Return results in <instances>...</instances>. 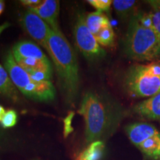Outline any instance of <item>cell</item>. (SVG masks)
<instances>
[{
  "mask_svg": "<svg viewBox=\"0 0 160 160\" xmlns=\"http://www.w3.org/2000/svg\"><path fill=\"white\" fill-rule=\"evenodd\" d=\"M78 113L85 120L87 143L100 138L117 127L122 117L121 110L108 98L96 92H87L82 98Z\"/></svg>",
  "mask_w": 160,
  "mask_h": 160,
  "instance_id": "cell-1",
  "label": "cell"
},
{
  "mask_svg": "<svg viewBox=\"0 0 160 160\" xmlns=\"http://www.w3.org/2000/svg\"><path fill=\"white\" fill-rule=\"evenodd\" d=\"M45 49L54 64L66 100L73 103L79 87V65L74 50L60 30L53 29L50 32Z\"/></svg>",
  "mask_w": 160,
  "mask_h": 160,
  "instance_id": "cell-2",
  "label": "cell"
},
{
  "mask_svg": "<svg viewBox=\"0 0 160 160\" xmlns=\"http://www.w3.org/2000/svg\"><path fill=\"white\" fill-rule=\"evenodd\" d=\"M124 51L130 59L153 61L160 59V34L155 28L141 25L137 16L129 20L124 39Z\"/></svg>",
  "mask_w": 160,
  "mask_h": 160,
  "instance_id": "cell-3",
  "label": "cell"
},
{
  "mask_svg": "<svg viewBox=\"0 0 160 160\" xmlns=\"http://www.w3.org/2000/svg\"><path fill=\"white\" fill-rule=\"evenodd\" d=\"M5 68L16 88L30 99L48 102L56 97V90L51 81H39L33 79L25 70L18 65L12 51L5 57Z\"/></svg>",
  "mask_w": 160,
  "mask_h": 160,
  "instance_id": "cell-4",
  "label": "cell"
},
{
  "mask_svg": "<svg viewBox=\"0 0 160 160\" xmlns=\"http://www.w3.org/2000/svg\"><path fill=\"white\" fill-rule=\"evenodd\" d=\"M124 85L130 94L151 97L160 93V63L134 64L125 73Z\"/></svg>",
  "mask_w": 160,
  "mask_h": 160,
  "instance_id": "cell-5",
  "label": "cell"
},
{
  "mask_svg": "<svg viewBox=\"0 0 160 160\" xmlns=\"http://www.w3.org/2000/svg\"><path fill=\"white\" fill-rule=\"evenodd\" d=\"M73 34L76 45L86 59L95 60L105 57V52L96 39L85 23V18L80 14L74 25Z\"/></svg>",
  "mask_w": 160,
  "mask_h": 160,
  "instance_id": "cell-6",
  "label": "cell"
},
{
  "mask_svg": "<svg viewBox=\"0 0 160 160\" xmlns=\"http://www.w3.org/2000/svg\"><path fill=\"white\" fill-rule=\"evenodd\" d=\"M23 28L38 44L46 48L48 38L51 32L48 24L35 13L28 9L23 13L21 19Z\"/></svg>",
  "mask_w": 160,
  "mask_h": 160,
  "instance_id": "cell-7",
  "label": "cell"
},
{
  "mask_svg": "<svg viewBox=\"0 0 160 160\" xmlns=\"http://www.w3.org/2000/svg\"><path fill=\"white\" fill-rule=\"evenodd\" d=\"M35 13L45 22L48 24L51 29L59 30L58 25V17L59 13V2L56 0H45L37 7L28 8Z\"/></svg>",
  "mask_w": 160,
  "mask_h": 160,
  "instance_id": "cell-8",
  "label": "cell"
},
{
  "mask_svg": "<svg viewBox=\"0 0 160 160\" xmlns=\"http://www.w3.org/2000/svg\"><path fill=\"white\" fill-rule=\"evenodd\" d=\"M125 131L131 142L137 147L145 140L160 134L154 126L145 122L131 124L125 128Z\"/></svg>",
  "mask_w": 160,
  "mask_h": 160,
  "instance_id": "cell-9",
  "label": "cell"
},
{
  "mask_svg": "<svg viewBox=\"0 0 160 160\" xmlns=\"http://www.w3.org/2000/svg\"><path fill=\"white\" fill-rule=\"evenodd\" d=\"M133 111L145 119L160 120V93L137 104Z\"/></svg>",
  "mask_w": 160,
  "mask_h": 160,
  "instance_id": "cell-10",
  "label": "cell"
},
{
  "mask_svg": "<svg viewBox=\"0 0 160 160\" xmlns=\"http://www.w3.org/2000/svg\"><path fill=\"white\" fill-rule=\"evenodd\" d=\"M12 53L15 59L20 58H31L43 61H49L48 58L46 57L39 46L27 40L20 41L16 44L13 47Z\"/></svg>",
  "mask_w": 160,
  "mask_h": 160,
  "instance_id": "cell-11",
  "label": "cell"
},
{
  "mask_svg": "<svg viewBox=\"0 0 160 160\" xmlns=\"http://www.w3.org/2000/svg\"><path fill=\"white\" fill-rule=\"evenodd\" d=\"M15 60L18 65L27 72H41L52 76V66L50 61L31 58H20Z\"/></svg>",
  "mask_w": 160,
  "mask_h": 160,
  "instance_id": "cell-12",
  "label": "cell"
},
{
  "mask_svg": "<svg viewBox=\"0 0 160 160\" xmlns=\"http://www.w3.org/2000/svg\"><path fill=\"white\" fill-rule=\"evenodd\" d=\"M85 23L93 35L97 34L105 28L111 25L107 16L102 12L95 11L90 13L85 17Z\"/></svg>",
  "mask_w": 160,
  "mask_h": 160,
  "instance_id": "cell-13",
  "label": "cell"
},
{
  "mask_svg": "<svg viewBox=\"0 0 160 160\" xmlns=\"http://www.w3.org/2000/svg\"><path fill=\"white\" fill-rule=\"evenodd\" d=\"M137 2L134 0H114L113 5L118 17L122 20H129L137 14Z\"/></svg>",
  "mask_w": 160,
  "mask_h": 160,
  "instance_id": "cell-14",
  "label": "cell"
},
{
  "mask_svg": "<svg viewBox=\"0 0 160 160\" xmlns=\"http://www.w3.org/2000/svg\"><path fill=\"white\" fill-rule=\"evenodd\" d=\"M0 94L5 96L13 101L18 99V93L8 73L0 65Z\"/></svg>",
  "mask_w": 160,
  "mask_h": 160,
  "instance_id": "cell-15",
  "label": "cell"
},
{
  "mask_svg": "<svg viewBox=\"0 0 160 160\" xmlns=\"http://www.w3.org/2000/svg\"><path fill=\"white\" fill-rule=\"evenodd\" d=\"M143 153L152 159L160 158V134L145 140L138 146Z\"/></svg>",
  "mask_w": 160,
  "mask_h": 160,
  "instance_id": "cell-16",
  "label": "cell"
},
{
  "mask_svg": "<svg viewBox=\"0 0 160 160\" xmlns=\"http://www.w3.org/2000/svg\"><path fill=\"white\" fill-rule=\"evenodd\" d=\"M105 145L101 141L92 142L85 150H84L87 160H100L102 157Z\"/></svg>",
  "mask_w": 160,
  "mask_h": 160,
  "instance_id": "cell-17",
  "label": "cell"
},
{
  "mask_svg": "<svg viewBox=\"0 0 160 160\" xmlns=\"http://www.w3.org/2000/svg\"><path fill=\"white\" fill-rule=\"evenodd\" d=\"M95 38L99 45L106 47L113 45L114 43L115 34L111 25L101 30L97 34L95 35Z\"/></svg>",
  "mask_w": 160,
  "mask_h": 160,
  "instance_id": "cell-18",
  "label": "cell"
},
{
  "mask_svg": "<svg viewBox=\"0 0 160 160\" xmlns=\"http://www.w3.org/2000/svg\"><path fill=\"white\" fill-rule=\"evenodd\" d=\"M148 3L151 6V11L150 13L153 19V25L160 34V0H151L148 1Z\"/></svg>",
  "mask_w": 160,
  "mask_h": 160,
  "instance_id": "cell-19",
  "label": "cell"
},
{
  "mask_svg": "<svg viewBox=\"0 0 160 160\" xmlns=\"http://www.w3.org/2000/svg\"><path fill=\"white\" fill-rule=\"evenodd\" d=\"M1 125L5 128H9L16 125L17 122V114L13 110H8L1 120Z\"/></svg>",
  "mask_w": 160,
  "mask_h": 160,
  "instance_id": "cell-20",
  "label": "cell"
},
{
  "mask_svg": "<svg viewBox=\"0 0 160 160\" xmlns=\"http://www.w3.org/2000/svg\"><path fill=\"white\" fill-rule=\"evenodd\" d=\"M88 3L97 9V11H108L113 1L111 0H89Z\"/></svg>",
  "mask_w": 160,
  "mask_h": 160,
  "instance_id": "cell-21",
  "label": "cell"
},
{
  "mask_svg": "<svg viewBox=\"0 0 160 160\" xmlns=\"http://www.w3.org/2000/svg\"><path fill=\"white\" fill-rule=\"evenodd\" d=\"M137 18L139 20V22L141 25H142L144 27L148 28H155L153 25V19H152L151 15L150 13H145L142 11H139L137 13Z\"/></svg>",
  "mask_w": 160,
  "mask_h": 160,
  "instance_id": "cell-22",
  "label": "cell"
},
{
  "mask_svg": "<svg viewBox=\"0 0 160 160\" xmlns=\"http://www.w3.org/2000/svg\"><path fill=\"white\" fill-rule=\"evenodd\" d=\"M73 115H74V113L73 112H70L68 117L64 120V124H65L64 135H65V137H67L73 131V128L71 127V121L73 117Z\"/></svg>",
  "mask_w": 160,
  "mask_h": 160,
  "instance_id": "cell-23",
  "label": "cell"
},
{
  "mask_svg": "<svg viewBox=\"0 0 160 160\" xmlns=\"http://www.w3.org/2000/svg\"><path fill=\"white\" fill-rule=\"evenodd\" d=\"M42 2V1H40V0H22V1H21L22 5L27 6V7H28V8L37 7Z\"/></svg>",
  "mask_w": 160,
  "mask_h": 160,
  "instance_id": "cell-24",
  "label": "cell"
},
{
  "mask_svg": "<svg viewBox=\"0 0 160 160\" xmlns=\"http://www.w3.org/2000/svg\"><path fill=\"white\" fill-rule=\"evenodd\" d=\"M75 160H87V159H86L85 152H84V151H82L81 153H79V155L77 156Z\"/></svg>",
  "mask_w": 160,
  "mask_h": 160,
  "instance_id": "cell-25",
  "label": "cell"
},
{
  "mask_svg": "<svg viewBox=\"0 0 160 160\" xmlns=\"http://www.w3.org/2000/svg\"><path fill=\"white\" fill-rule=\"evenodd\" d=\"M9 26H10V24L8 22L4 23V24H2V25H0V35H1V33H2V32L5 31V29H7Z\"/></svg>",
  "mask_w": 160,
  "mask_h": 160,
  "instance_id": "cell-26",
  "label": "cell"
},
{
  "mask_svg": "<svg viewBox=\"0 0 160 160\" xmlns=\"http://www.w3.org/2000/svg\"><path fill=\"white\" fill-rule=\"evenodd\" d=\"M5 110L4 108L2 107V105H0V122H1L2 119V117H4V115H5Z\"/></svg>",
  "mask_w": 160,
  "mask_h": 160,
  "instance_id": "cell-27",
  "label": "cell"
},
{
  "mask_svg": "<svg viewBox=\"0 0 160 160\" xmlns=\"http://www.w3.org/2000/svg\"><path fill=\"white\" fill-rule=\"evenodd\" d=\"M4 9H5V2L0 0V15L3 13Z\"/></svg>",
  "mask_w": 160,
  "mask_h": 160,
  "instance_id": "cell-28",
  "label": "cell"
},
{
  "mask_svg": "<svg viewBox=\"0 0 160 160\" xmlns=\"http://www.w3.org/2000/svg\"><path fill=\"white\" fill-rule=\"evenodd\" d=\"M159 122H160V120H159Z\"/></svg>",
  "mask_w": 160,
  "mask_h": 160,
  "instance_id": "cell-29",
  "label": "cell"
}]
</instances>
